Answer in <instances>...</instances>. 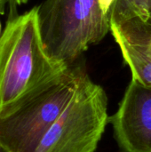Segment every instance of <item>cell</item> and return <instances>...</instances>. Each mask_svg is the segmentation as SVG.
<instances>
[{
	"instance_id": "8fae6325",
	"label": "cell",
	"mask_w": 151,
	"mask_h": 152,
	"mask_svg": "<svg viewBox=\"0 0 151 152\" xmlns=\"http://www.w3.org/2000/svg\"><path fill=\"white\" fill-rule=\"evenodd\" d=\"M0 152H8V151H6V150H5V149H4L3 146L0 144Z\"/></svg>"
},
{
	"instance_id": "7c38bea8",
	"label": "cell",
	"mask_w": 151,
	"mask_h": 152,
	"mask_svg": "<svg viewBox=\"0 0 151 152\" xmlns=\"http://www.w3.org/2000/svg\"><path fill=\"white\" fill-rule=\"evenodd\" d=\"M1 28H2V27H1V22H0V37H1Z\"/></svg>"
},
{
	"instance_id": "5b68a950",
	"label": "cell",
	"mask_w": 151,
	"mask_h": 152,
	"mask_svg": "<svg viewBox=\"0 0 151 152\" xmlns=\"http://www.w3.org/2000/svg\"><path fill=\"white\" fill-rule=\"evenodd\" d=\"M109 123L121 151L151 152V86L132 78Z\"/></svg>"
},
{
	"instance_id": "9c48e42d",
	"label": "cell",
	"mask_w": 151,
	"mask_h": 152,
	"mask_svg": "<svg viewBox=\"0 0 151 152\" xmlns=\"http://www.w3.org/2000/svg\"><path fill=\"white\" fill-rule=\"evenodd\" d=\"M10 0H0V15H3L5 12L6 4H9Z\"/></svg>"
},
{
	"instance_id": "7a4b0ae2",
	"label": "cell",
	"mask_w": 151,
	"mask_h": 152,
	"mask_svg": "<svg viewBox=\"0 0 151 152\" xmlns=\"http://www.w3.org/2000/svg\"><path fill=\"white\" fill-rule=\"evenodd\" d=\"M41 38L49 56L67 65L111 29L98 0H44L37 6Z\"/></svg>"
},
{
	"instance_id": "8992f818",
	"label": "cell",
	"mask_w": 151,
	"mask_h": 152,
	"mask_svg": "<svg viewBox=\"0 0 151 152\" xmlns=\"http://www.w3.org/2000/svg\"><path fill=\"white\" fill-rule=\"evenodd\" d=\"M132 78L151 86V28L148 22L133 20L121 25L111 23L110 29Z\"/></svg>"
},
{
	"instance_id": "30bf717a",
	"label": "cell",
	"mask_w": 151,
	"mask_h": 152,
	"mask_svg": "<svg viewBox=\"0 0 151 152\" xmlns=\"http://www.w3.org/2000/svg\"><path fill=\"white\" fill-rule=\"evenodd\" d=\"M10 2L14 3V4H17V5H20V4H27V3L28 2V0H10ZM10 2H9V3H10Z\"/></svg>"
},
{
	"instance_id": "52a82bcc",
	"label": "cell",
	"mask_w": 151,
	"mask_h": 152,
	"mask_svg": "<svg viewBox=\"0 0 151 152\" xmlns=\"http://www.w3.org/2000/svg\"><path fill=\"white\" fill-rule=\"evenodd\" d=\"M133 20L150 21L151 0H116L110 22L124 24Z\"/></svg>"
},
{
	"instance_id": "3957f363",
	"label": "cell",
	"mask_w": 151,
	"mask_h": 152,
	"mask_svg": "<svg viewBox=\"0 0 151 152\" xmlns=\"http://www.w3.org/2000/svg\"><path fill=\"white\" fill-rule=\"evenodd\" d=\"M86 70L71 65L56 81L11 114L0 118V144L8 152H35L78 91Z\"/></svg>"
},
{
	"instance_id": "ba28073f",
	"label": "cell",
	"mask_w": 151,
	"mask_h": 152,
	"mask_svg": "<svg viewBox=\"0 0 151 152\" xmlns=\"http://www.w3.org/2000/svg\"><path fill=\"white\" fill-rule=\"evenodd\" d=\"M115 1L116 0H98L100 9L105 16L110 18Z\"/></svg>"
},
{
	"instance_id": "6da1fadb",
	"label": "cell",
	"mask_w": 151,
	"mask_h": 152,
	"mask_svg": "<svg viewBox=\"0 0 151 152\" xmlns=\"http://www.w3.org/2000/svg\"><path fill=\"white\" fill-rule=\"evenodd\" d=\"M9 3L0 37V118H4L60 78L71 65L52 59L44 46L37 6L19 15Z\"/></svg>"
},
{
	"instance_id": "277c9868",
	"label": "cell",
	"mask_w": 151,
	"mask_h": 152,
	"mask_svg": "<svg viewBox=\"0 0 151 152\" xmlns=\"http://www.w3.org/2000/svg\"><path fill=\"white\" fill-rule=\"evenodd\" d=\"M109 118L107 94L87 74L35 152H95Z\"/></svg>"
}]
</instances>
